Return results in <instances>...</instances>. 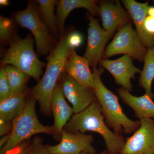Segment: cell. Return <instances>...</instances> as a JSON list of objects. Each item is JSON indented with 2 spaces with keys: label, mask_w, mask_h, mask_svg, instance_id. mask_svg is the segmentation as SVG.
Segmentation results:
<instances>
[{
  "label": "cell",
  "mask_w": 154,
  "mask_h": 154,
  "mask_svg": "<svg viewBox=\"0 0 154 154\" xmlns=\"http://www.w3.org/2000/svg\"><path fill=\"white\" fill-rule=\"evenodd\" d=\"M73 49H75L69 42L68 34L62 36L48 57L46 70L43 77L31 90L32 96L38 101L41 112L45 115L51 113L53 93L64 72L68 57Z\"/></svg>",
  "instance_id": "obj_1"
},
{
  "label": "cell",
  "mask_w": 154,
  "mask_h": 154,
  "mask_svg": "<svg viewBox=\"0 0 154 154\" xmlns=\"http://www.w3.org/2000/svg\"><path fill=\"white\" fill-rule=\"evenodd\" d=\"M102 109L97 100L79 113H74L63 129L71 133L94 131L101 135L105 141L107 151L120 154L125 143L122 135L111 131L105 121Z\"/></svg>",
  "instance_id": "obj_2"
},
{
  "label": "cell",
  "mask_w": 154,
  "mask_h": 154,
  "mask_svg": "<svg viewBox=\"0 0 154 154\" xmlns=\"http://www.w3.org/2000/svg\"><path fill=\"white\" fill-rule=\"evenodd\" d=\"M104 71V69L102 66L99 69H93L96 84L94 91L105 122L116 134L122 135L123 133L131 134L134 133L140 126V120H131L125 115L117 96L108 90L102 82L101 75Z\"/></svg>",
  "instance_id": "obj_3"
},
{
  "label": "cell",
  "mask_w": 154,
  "mask_h": 154,
  "mask_svg": "<svg viewBox=\"0 0 154 154\" xmlns=\"http://www.w3.org/2000/svg\"><path fill=\"white\" fill-rule=\"evenodd\" d=\"M36 100L28 98L20 114L13 121L8 140L1 149L0 154H11L18 146L33 135L45 133L57 136L53 126H45L38 120L35 110Z\"/></svg>",
  "instance_id": "obj_4"
},
{
  "label": "cell",
  "mask_w": 154,
  "mask_h": 154,
  "mask_svg": "<svg viewBox=\"0 0 154 154\" xmlns=\"http://www.w3.org/2000/svg\"><path fill=\"white\" fill-rule=\"evenodd\" d=\"M33 43L34 40L30 34L24 38L17 37L13 39L1 60V65L16 67L39 82L43 73L42 68L47 64L38 59L34 51Z\"/></svg>",
  "instance_id": "obj_5"
},
{
  "label": "cell",
  "mask_w": 154,
  "mask_h": 154,
  "mask_svg": "<svg viewBox=\"0 0 154 154\" xmlns=\"http://www.w3.org/2000/svg\"><path fill=\"white\" fill-rule=\"evenodd\" d=\"M14 17L17 23L30 30L33 34L36 42L37 55H45L52 51V37L40 17L38 6L30 2L25 10L17 12Z\"/></svg>",
  "instance_id": "obj_6"
},
{
  "label": "cell",
  "mask_w": 154,
  "mask_h": 154,
  "mask_svg": "<svg viewBox=\"0 0 154 154\" xmlns=\"http://www.w3.org/2000/svg\"><path fill=\"white\" fill-rule=\"evenodd\" d=\"M147 51V48L141 41L136 30L133 28L131 22L118 30L113 40L106 48L104 57L108 58L117 54H123L142 62Z\"/></svg>",
  "instance_id": "obj_7"
},
{
  "label": "cell",
  "mask_w": 154,
  "mask_h": 154,
  "mask_svg": "<svg viewBox=\"0 0 154 154\" xmlns=\"http://www.w3.org/2000/svg\"><path fill=\"white\" fill-rule=\"evenodd\" d=\"M88 45L84 57L88 60L92 69L96 68L104 57L106 44L114 33L101 28L98 20L91 14H88Z\"/></svg>",
  "instance_id": "obj_8"
},
{
  "label": "cell",
  "mask_w": 154,
  "mask_h": 154,
  "mask_svg": "<svg viewBox=\"0 0 154 154\" xmlns=\"http://www.w3.org/2000/svg\"><path fill=\"white\" fill-rule=\"evenodd\" d=\"M140 126L125 140L120 154H154V119L140 120Z\"/></svg>",
  "instance_id": "obj_9"
},
{
  "label": "cell",
  "mask_w": 154,
  "mask_h": 154,
  "mask_svg": "<svg viewBox=\"0 0 154 154\" xmlns=\"http://www.w3.org/2000/svg\"><path fill=\"white\" fill-rule=\"evenodd\" d=\"M94 140L92 135L79 132L73 133L63 129L60 143L47 147L50 154H79L83 152L96 154V149L92 145Z\"/></svg>",
  "instance_id": "obj_10"
},
{
  "label": "cell",
  "mask_w": 154,
  "mask_h": 154,
  "mask_svg": "<svg viewBox=\"0 0 154 154\" xmlns=\"http://www.w3.org/2000/svg\"><path fill=\"white\" fill-rule=\"evenodd\" d=\"M62 77L63 92L72 105L74 113L83 111L97 100L94 89L82 85L65 72Z\"/></svg>",
  "instance_id": "obj_11"
},
{
  "label": "cell",
  "mask_w": 154,
  "mask_h": 154,
  "mask_svg": "<svg viewBox=\"0 0 154 154\" xmlns=\"http://www.w3.org/2000/svg\"><path fill=\"white\" fill-rule=\"evenodd\" d=\"M132 59L129 56L124 55L114 60L102 59L99 64L110 72L116 84L130 92L132 91L131 79H134L136 74L140 73L141 72L140 69L134 66Z\"/></svg>",
  "instance_id": "obj_12"
},
{
  "label": "cell",
  "mask_w": 154,
  "mask_h": 154,
  "mask_svg": "<svg viewBox=\"0 0 154 154\" xmlns=\"http://www.w3.org/2000/svg\"><path fill=\"white\" fill-rule=\"evenodd\" d=\"M99 7L102 25L107 31L114 33L124 25L132 22L129 13L118 1L100 2Z\"/></svg>",
  "instance_id": "obj_13"
},
{
  "label": "cell",
  "mask_w": 154,
  "mask_h": 154,
  "mask_svg": "<svg viewBox=\"0 0 154 154\" xmlns=\"http://www.w3.org/2000/svg\"><path fill=\"white\" fill-rule=\"evenodd\" d=\"M88 60L84 57L78 55L75 49H73L67 60L64 72L80 85L94 90L96 84Z\"/></svg>",
  "instance_id": "obj_14"
},
{
  "label": "cell",
  "mask_w": 154,
  "mask_h": 154,
  "mask_svg": "<svg viewBox=\"0 0 154 154\" xmlns=\"http://www.w3.org/2000/svg\"><path fill=\"white\" fill-rule=\"evenodd\" d=\"M65 97L61 85L57 84L53 93L51 103V111L54 117L53 126L57 137L61 136L64 127L74 113L73 109L69 106Z\"/></svg>",
  "instance_id": "obj_15"
},
{
  "label": "cell",
  "mask_w": 154,
  "mask_h": 154,
  "mask_svg": "<svg viewBox=\"0 0 154 154\" xmlns=\"http://www.w3.org/2000/svg\"><path fill=\"white\" fill-rule=\"evenodd\" d=\"M117 94L122 102L134 111L136 117L140 120L143 119H154V102L149 95L135 96L122 88L117 89Z\"/></svg>",
  "instance_id": "obj_16"
},
{
  "label": "cell",
  "mask_w": 154,
  "mask_h": 154,
  "mask_svg": "<svg viewBox=\"0 0 154 154\" xmlns=\"http://www.w3.org/2000/svg\"><path fill=\"white\" fill-rule=\"evenodd\" d=\"M97 2L93 0H60L57 5V23L61 35L64 29V23L67 17L72 10L79 8L87 9L92 16L100 17L99 7Z\"/></svg>",
  "instance_id": "obj_17"
},
{
  "label": "cell",
  "mask_w": 154,
  "mask_h": 154,
  "mask_svg": "<svg viewBox=\"0 0 154 154\" xmlns=\"http://www.w3.org/2000/svg\"><path fill=\"white\" fill-rule=\"evenodd\" d=\"M28 91L13 94L0 102V119L12 122L22 112L27 102Z\"/></svg>",
  "instance_id": "obj_18"
},
{
  "label": "cell",
  "mask_w": 154,
  "mask_h": 154,
  "mask_svg": "<svg viewBox=\"0 0 154 154\" xmlns=\"http://www.w3.org/2000/svg\"><path fill=\"white\" fill-rule=\"evenodd\" d=\"M143 68L140 73L139 85L143 88L146 94L154 99L152 86L154 80V46L148 48L144 60Z\"/></svg>",
  "instance_id": "obj_19"
},
{
  "label": "cell",
  "mask_w": 154,
  "mask_h": 154,
  "mask_svg": "<svg viewBox=\"0 0 154 154\" xmlns=\"http://www.w3.org/2000/svg\"><path fill=\"white\" fill-rule=\"evenodd\" d=\"M38 13L42 19L47 26L48 30L56 36L59 32L56 16L54 14L55 6L58 1L55 0H37Z\"/></svg>",
  "instance_id": "obj_20"
},
{
  "label": "cell",
  "mask_w": 154,
  "mask_h": 154,
  "mask_svg": "<svg viewBox=\"0 0 154 154\" xmlns=\"http://www.w3.org/2000/svg\"><path fill=\"white\" fill-rule=\"evenodd\" d=\"M3 67L11 87V95L26 91V85L30 77L13 66Z\"/></svg>",
  "instance_id": "obj_21"
},
{
  "label": "cell",
  "mask_w": 154,
  "mask_h": 154,
  "mask_svg": "<svg viewBox=\"0 0 154 154\" xmlns=\"http://www.w3.org/2000/svg\"><path fill=\"white\" fill-rule=\"evenodd\" d=\"M14 30V22L12 19L0 17V40L3 43H11Z\"/></svg>",
  "instance_id": "obj_22"
},
{
  "label": "cell",
  "mask_w": 154,
  "mask_h": 154,
  "mask_svg": "<svg viewBox=\"0 0 154 154\" xmlns=\"http://www.w3.org/2000/svg\"><path fill=\"white\" fill-rule=\"evenodd\" d=\"M22 154H50L47 146H45L40 137L34 138L31 142L28 143Z\"/></svg>",
  "instance_id": "obj_23"
},
{
  "label": "cell",
  "mask_w": 154,
  "mask_h": 154,
  "mask_svg": "<svg viewBox=\"0 0 154 154\" xmlns=\"http://www.w3.org/2000/svg\"><path fill=\"white\" fill-rule=\"evenodd\" d=\"M11 94V88L4 67L0 69V102L7 99Z\"/></svg>",
  "instance_id": "obj_24"
},
{
  "label": "cell",
  "mask_w": 154,
  "mask_h": 154,
  "mask_svg": "<svg viewBox=\"0 0 154 154\" xmlns=\"http://www.w3.org/2000/svg\"><path fill=\"white\" fill-rule=\"evenodd\" d=\"M68 38L70 44L74 49L80 46L82 43V36L78 32L68 33Z\"/></svg>",
  "instance_id": "obj_25"
},
{
  "label": "cell",
  "mask_w": 154,
  "mask_h": 154,
  "mask_svg": "<svg viewBox=\"0 0 154 154\" xmlns=\"http://www.w3.org/2000/svg\"><path fill=\"white\" fill-rule=\"evenodd\" d=\"M13 126V121H8L0 119V135L1 136L9 134Z\"/></svg>",
  "instance_id": "obj_26"
},
{
  "label": "cell",
  "mask_w": 154,
  "mask_h": 154,
  "mask_svg": "<svg viewBox=\"0 0 154 154\" xmlns=\"http://www.w3.org/2000/svg\"><path fill=\"white\" fill-rule=\"evenodd\" d=\"M28 144L27 142L23 143L16 148L11 154H22V151Z\"/></svg>",
  "instance_id": "obj_27"
},
{
  "label": "cell",
  "mask_w": 154,
  "mask_h": 154,
  "mask_svg": "<svg viewBox=\"0 0 154 154\" xmlns=\"http://www.w3.org/2000/svg\"><path fill=\"white\" fill-rule=\"evenodd\" d=\"M9 136H10V133L9 134L3 136L2 138H1V140H0V147L1 149L8 142V140Z\"/></svg>",
  "instance_id": "obj_28"
},
{
  "label": "cell",
  "mask_w": 154,
  "mask_h": 154,
  "mask_svg": "<svg viewBox=\"0 0 154 154\" xmlns=\"http://www.w3.org/2000/svg\"><path fill=\"white\" fill-rule=\"evenodd\" d=\"M147 16L150 17H154V6L149 7L147 11Z\"/></svg>",
  "instance_id": "obj_29"
},
{
  "label": "cell",
  "mask_w": 154,
  "mask_h": 154,
  "mask_svg": "<svg viewBox=\"0 0 154 154\" xmlns=\"http://www.w3.org/2000/svg\"><path fill=\"white\" fill-rule=\"evenodd\" d=\"M9 4V2L8 0H1L0 1V5L1 6H8Z\"/></svg>",
  "instance_id": "obj_30"
},
{
  "label": "cell",
  "mask_w": 154,
  "mask_h": 154,
  "mask_svg": "<svg viewBox=\"0 0 154 154\" xmlns=\"http://www.w3.org/2000/svg\"><path fill=\"white\" fill-rule=\"evenodd\" d=\"M99 154H115L113 153L107 151V150L104 151L100 153Z\"/></svg>",
  "instance_id": "obj_31"
},
{
  "label": "cell",
  "mask_w": 154,
  "mask_h": 154,
  "mask_svg": "<svg viewBox=\"0 0 154 154\" xmlns=\"http://www.w3.org/2000/svg\"><path fill=\"white\" fill-rule=\"evenodd\" d=\"M79 154H92L90 153L87 152H83Z\"/></svg>",
  "instance_id": "obj_32"
},
{
  "label": "cell",
  "mask_w": 154,
  "mask_h": 154,
  "mask_svg": "<svg viewBox=\"0 0 154 154\" xmlns=\"http://www.w3.org/2000/svg\"><path fill=\"white\" fill-rule=\"evenodd\" d=\"M153 3H154V1H153Z\"/></svg>",
  "instance_id": "obj_33"
}]
</instances>
